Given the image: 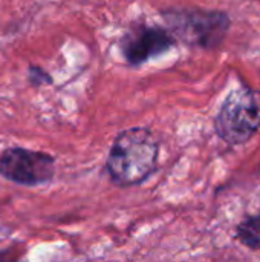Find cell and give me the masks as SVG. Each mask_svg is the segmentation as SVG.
I'll return each instance as SVG.
<instances>
[{
	"label": "cell",
	"instance_id": "6da1fadb",
	"mask_svg": "<svg viewBox=\"0 0 260 262\" xmlns=\"http://www.w3.org/2000/svg\"><path fill=\"white\" fill-rule=\"evenodd\" d=\"M158 141L149 129L132 127L121 132L112 144L107 172L118 186L143 183L156 166Z\"/></svg>",
	"mask_w": 260,
	"mask_h": 262
},
{
	"label": "cell",
	"instance_id": "7a4b0ae2",
	"mask_svg": "<svg viewBox=\"0 0 260 262\" xmlns=\"http://www.w3.org/2000/svg\"><path fill=\"white\" fill-rule=\"evenodd\" d=\"M173 35L190 46L213 49L225 38L230 17L222 11L169 9L162 14Z\"/></svg>",
	"mask_w": 260,
	"mask_h": 262
},
{
	"label": "cell",
	"instance_id": "3957f363",
	"mask_svg": "<svg viewBox=\"0 0 260 262\" xmlns=\"http://www.w3.org/2000/svg\"><path fill=\"white\" fill-rule=\"evenodd\" d=\"M259 129L260 91H233L218 114V135L230 144H241L248 141Z\"/></svg>",
	"mask_w": 260,
	"mask_h": 262
},
{
	"label": "cell",
	"instance_id": "277c9868",
	"mask_svg": "<svg viewBox=\"0 0 260 262\" xmlns=\"http://www.w3.org/2000/svg\"><path fill=\"white\" fill-rule=\"evenodd\" d=\"M55 161L49 154L25 147H9L0 155V177L25 186L37 187L52 181Z\"/></svg>",
	"mask_w": 260,
	"mask_h": 262
},
{
	"label": "cell",
	"instance_id": "5b68a950",
	"mask_svg": "<svg viewBox=\"0 0 260 262\" xmlns=\"http://www.w3.org/2000/svg\"><path fill=\"white\" fill-rule=\"evenodd\" d=\"M175 45V37L162 28L136 26L121 40V52L127 63L141 64L149 58L169 51Z\"/></svg>",
	"mask_w": 260,
	"mask_h": 262
},
{
	"label": "cell",
	"instance_id": "8992f818",
	"mask_svg": "<svg viewBox=\"0 0 260 262\" xmlns=\"http://www.w3.org/2000/svg\"><path fill=\"white\" fill-rule=\"evenodd\" d=\"M238 238L253 250H260V215L247 218L238 227Z\"/></svg>",
	"mask_w": 260,
	"mask_h": 262
},
{
	"label": "cell",
	"instance_id": "52a82bcc",
	"mask_svg": "<svg viewBox=\"0 0 260 262\" xmlns=\"http://www.w3.org/2000/svg\"><path fill=\"white\" fill-rule=\"evenodd\" d=\"M29 83L32 86H41V84H51L52 78L46 71H43L38 66H31L29 68Z\"/></svg>",
	"mask_w": 260,
	"mask_h": 262
},
{
	"label": "cell",
	"instance_id": "ba28073f",
	"mask_svg": "<svg viewBox=\"0 0 260 262\" xmlns=\"http://www.w3.org/2000/svg\"><path fill=\"white\" fill-rule=\"evenodd\" d=\"M0 262H20V250L0 244Z\"/></svg>",
	"mask_w": 260,
	"mask_h": 262
}]
</instances>
